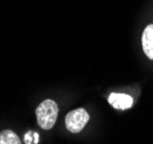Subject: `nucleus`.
<instances>
[{"label":"nucleus","instance_id":"f257e3e1","mask_svg":"<svg viewBox=\"0 0 153 144\" xmlns=\"http://www.w3.org/2000/svg\"><path fill=\"white\" fill-rule=\"evenodd\" d=\"M59 107L58 104L52 99H45L43 101L36 109V115H37V122L43 129H51L55 125L58 119Z\"/></svg>","mask_w":153,"mask_h":144},{"label":"nucleus","instance_id":"f03ea898","mask_svg":"<svg viewBox=\"0 0 153 144\" xmlns=\"http://www.w3.org/2000/svg\"><path fill=\"white\" fill-rule=\"evenodd\" d=\"M89 119H90V115L84 109H76V110L70 111L66 115L65 122H66V127L69 132L76 134L84 128Z\"/></svg>","mask_w":153,"mask_h":144},{"label":"nucleus","instance_id":"7ed1b4c3","mask_svg":"<svg viewBox=\"0 0 153 144\" xmlns=\"http://www.w3.org/2000/svg\"><path fill=\"white\" fill-rule=\"evenodd\" d=\"M109 104L113 106L114 109L117 110H127L131 107L134 99L130 95L127 94H121V93H112L108 97Z\"/></svg>","mask_w":153,"mask_h":144},{"label":"nucleus","instance_id":"20e7f679","mask_svg":"<svg viewBox=\"0 0 153 144\" xmlns=\"http://www.w3.org/2000/svg\"><path fill=\"white\" fill-rule=\"evenodd\" d=\"M142 45L146 56L150 60H153V24L147 25L144 29L142 36Z\"/></svg>","mask_w":153,"mask_h":144},{"label":"nucleus","instance_id":"39448f33","mask_svg":"<svg viewBox=\"0 0 153 144\" xmlns=\"http://www.w3.org/2000/svg\"><path fill=\"white\" fill-rule=\"evenodd\" d=\"M0 144H21L19 136L10 129L0 132Z\"/></svg>","mask_w":153,"mask_h":144}]
</instances>
